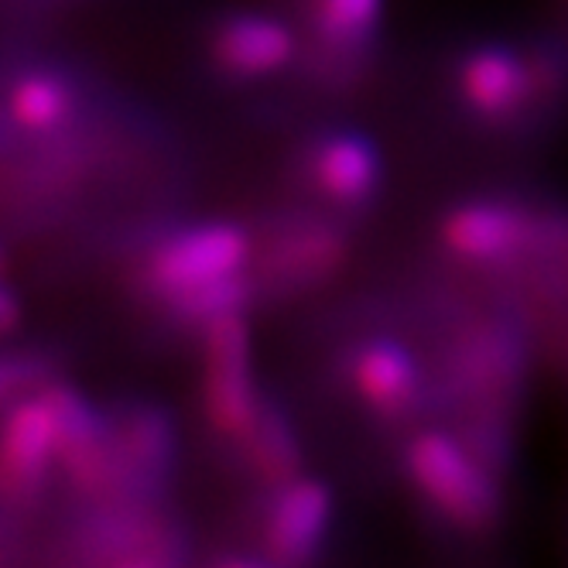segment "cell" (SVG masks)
Segmentation results:
<instances>
[{
	"mask_svg": "<svg viewBox=\"0 0 568 568\" xmlns=\"http://www.w3.org/2000/svg\"><path fill=\"white\" fill-rule=\"evenodd\" d=\"M442 236L459 261L486 264L514 254L527 236V223L500 202H469L445 220Z\"/></svg>",
	"mask_w": 568,
	"mask_h": 568,
	"instance_id": "6",
	"label": "cell"
},
{
	"mask_svg": "<svg viewBox=\"0 0 568 568\" xmlns=\"http://www.w3.org/2000/svg\"><path fill=\"white\" fill-rule=\"evenodd\" d=\"M251 254V240L243 230L230 223H210V226H195L169 243H161L151 257L148 277L158 292L165 295H182L199 284H210L230 274H240V267L247 264Z\"/></svg>",
	"mask_w": 568,
	"mask_h": 568,
	"instance_id": "3",
	"label": "cell"
},
{
	"mask_svg": "<svg viewBox=\"0 0 568 568\" xmlns=\"http://www.w3.org/2000/svg\"><path fill=\"white\" fill-rule=\"evenodd\" d=\"M463 100L483 116H507L527 97V69L504 49H483L463 62Z\"/></svg>",
	"mask_w": 568,
	"mask_h": 568,
	"instance_id": "9",
	"label": "cell"
},
{
	"mask_svg": "<svg viewBox=\"0 0 568 568\" xmlns=\"http://www.w3.org/2000/svg\"><path fill=\"white\" fill-rule=\"evenodd\" d=\"M45 377V367L24 353H0V404L21 397L24 390L38 387Z\"/></svg>",
	"mask_w": 568,
	"mask_h": 568,
	"instance_id": "16",
	"label": "cell"
},
{
	"mask_svg": "<svg viewBox=\"0 0 568 568\" xmlns=\"http://www.w3.org/2000/svg\"><path fill=\"white\" fill-rule=\"evenodd\" d=\"M408 473L418 490L459 527H483L497 514V490L463 445L442 432H425L408 445Z\"/></svg>",
	"mask_w": 568,
	"mask_h": 568,
	"instance_id": "1",
	"label": "cell"
},
{
	"mask_svg": "<svg viewBox=\"0 0 568 568\" xmlns=\"http://www.w3.org/2000/svg\"><path fill=\"white\" fill-rule=\"evenodd\" d=\"M356 394L381 415H400L412 408L418 394V367L412 353L397 343H367L349 367Z\"/></svg>",
	"mask_w": 568,
	"mask_h": 568,
	"instance_id": "7",
	"label": "cell"
},
{
	"mask_svg": "<svg viewBox=\"0 0 568 568\" xmlns=\"http://www.w3.org/2000/svg\"><path fill=\"white\" fill-rule=\"evenodd\" d=\"M175 305L182 315L199 318V322H213L223 315H236L243 305H247V281L240 274L199 284V288H189L182 295H175Z\"/></svg>",
	"mask_w": 568,
	"mask_h": 568,
	"instance_id": "15",
	"label": "cell"
},
{
	"mask_svg": "<svg viewBox=\"0 0 568 568\" xmlns=\"http://www.w3.org/2000/svg\"><path fill=\"white\" fill-rule=\"evenodd\" d=\"M206 415L216 432L243 438L261 404L251 381V336L240 312L206 322Z\"/></svg>",
	"mask_w": 568,
	"mask_h": 568,
	"instance_id": "2",
	"label": "cell"
},
{
	"mask_svg": "<svg viewBox=\"0 0 568 568\" xmlns=\"http://www.w3.org/2000/svg\"><path fill=\"white\" fill-rule=\"evenodd\" d=\"M333 497L318 479H292L281 494L264 524V548L274 565H302L318 548L326 535Z\"/></svg>",
	"mask_w": 568,
	"mask_h": 568,
	"instance_id": "5",
	"label": "cell"
},
{
	"mask_svg": "<svg viewBox=\"0 0 568 568\" xmlns=\"http://www.w3.org/2000/svg\"><path fill=\"white\" fill-rule=\"evenodd\" d=\"M69 113V90L55 75H28L11 90V116L24 131H49Z\"/></svg>",
	"mask_w": 568,
	"mask_h": 568,
	"instance_id": "13",
	"label": "cell"
},
{
	"mask_svg": "<svg viewBox=\"0 0 568 568\" xmlns=\"http://www.w3.org/2000/svg\"><path fill=\"white\" fill-rule=\"evenodd\" d=\"M343 254V243L333 230L308 226L302 233H292L281 240V247L274 251V271L281 277H315L322 271L336 267Z\"/></svg>",
	"mask_w": 568,
	"mask_h": 568,
	"instance_id": "12",
	"label": "cell"
},
{
	"mask_svg": "<svg viewBox=\"0 0 568 568\" xmlns=\"http://www.w3.org/2000/svg\"><path fill=\"white\" fill-rule=\"evenodd\" d=\"M14 322H18V302L4 284H0V333L14 329Z\"/></svg>",
	"mask_w": 568,
	"mask_h": 568,
	"instance_id": "17",
	"label": "cell"
},
{
	"mask_svg": "<svg viewBox=\"0 0 568 568\" xmlns=\"http://www.w3.org/2000/svg\"><path fill=\"white\" fill-rule=\"evenodd\" d=\"M59 453V422L49 394L21 397L0 425V486L21 494L45 476Z\"/></svg>",
	"mask_w": 568,
	"mask_h": 568,
	"instance_id": "4",
	"label": "cell"
},
{
	"mask_svg": "<svg viewBox=\"0 0 568 568\" xmlns=\"http://www.w3.org/2000/svg\"><path fill=\"white\" fill-rule=\"evenodd\" d=\"M312 179L318 192L336 202H363L377 185V154L363 138L336 134L318 144L312 158Z\"/></svg>",
	"mask_w": 568,
	"mask_h": 568,
	"instance_id": "10",
	"label": "cell"
},
{
	"mask_svg": "<svg viewBox=\"0 0 568 568\" xmlns=\"http://www.w3.org/2000/svg\"><path fill=\"white\" fill-rule=\"evenodd\" d=\"M216 59L236 75H264L292 59V31L271 18H233L216 34Z\"/></svg>",
	"mask_w": 568,
	"mask_h": 568,
	"instance_id": "8",
	"label": "cell"
},
{
	"mask_svg": "<svg viewBox=\"0 0 568 568\" xmlns=\"http://www.w3.org/2000/svg\"><path fill=\"white\" fill-rule=\"evenodd\" d=\"M0 267H4V254H0Z\"/></svg>",
	"mask_w": 568,
	"mask_h": 568,
	"instance_id": "18",
	"label": "cell"
},
{
	"mask_svg": "<svg viewBox=\"0 0 568 568\" xmlns=\"http://www.w3.org/2000/svg\"><path fill=\"white\" fill-rule=\"evenodd\" d=\"M247 442V453L251 463L257 466V473L277 486L298 479V466H302V453H298V442L292 435V425L284 422V415H277L274 408H264L251 425V432L243 435Z\"/></svg>",
	"mask_w": 568,
	"mask_h": 568,
	"instance_id": "11",
	"label": "cell"
},
{
	"mask_svg": "<svg viewBox=\"0 0 568 568\" xmlns=\"http://www.w3.org/2000/svg\"><path fill=\"white\" fill-rule=\"evenodd\" d=\"M384 0H315V24L329 42H359L377 18Z\"/></svg>",
	"mask_w": 568,
	"mask_h": 568,
	"instance_id": "14",
	"label": "cell"
}]
</instances>
